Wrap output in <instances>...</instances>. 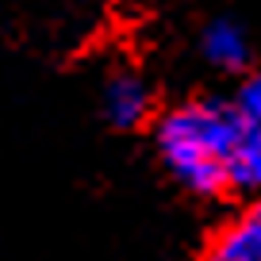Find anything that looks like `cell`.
Segmentation results:
<instances>
[{
  "label": "cell",
  "mask_w": 261,
  "mask_h": 261,
  "mask_svg": "<svg viewBox=\"0 0 261 261\" xmlns=\"http://www.w3.org/2000/svg\"><path fill=\"white\" fill-rule=\"evenodd\" d=\"M242 127L246 119L234 112V104H185L158 123V150L185 188L212 196L227 185V154Z\"/></svg>",
  "instance_id": "6da1fadb"
},
{
  "label": "cell",
  "mask_w": 261,
  "mask_h": 261,
  "mask_svg": "<svg viewBox=\"0 0 261 261\" xmlns=\"http://www.w3.org/2000/svg\"><path fill=\"white\" fill-rule=\"evenodd\" d=\"M207 261H261V200L215 234Z\"/></svg>",
  "instance_id": "7a4b0ae2"
},
{
  "label": "cell",
  "mask_w": 261,
  "mask_h": 261,
  "mask_svg": "<svg viewBox=\"0 0 261 261\" xmlns=\"http://www.w3.org/2000/svg\"><path fill=\"white\" fill-rule=\"evenodd\" d=\"M104 112L115 127H139L150 112V89L135 73H115L104 85Z\"/></svg>",
  "instance_id": "3957f363"
},
{
  "label": "cell",
  "mask_w": 261,
  "mask_h": 261,
  "mask_svg": "<svg viewBox=\"0 0 261 261\" xmlns=\"http://www.w3.org/2000/svg\"><path fill=\"white\" fill-rule=\"evenodd\" d=\"M227 185L242 192H261V127L246 123L227 154Z\"/></svg>",
  "instance_id": "277c9868"
},
{
  "label": "cell",
  "mask_w": 261,
  "mask_h": 261,
  "mask_svg": "<svg viewBox=\"0 0 261 261\" xmlns=\"http://www.w3.org/2000/svg\"><path fill=\"white\" fill-rule=\"evenodd\" d=\"M204 58L219 69H242L250 58V39L234 19H215L204 31Z\"/></svg>",
  "instance_id": "5b68a950"
},
{
  "label": "cell",
  "mask_w": 261,
  "mask_h": 261,
  "mask_svg": "<svg viewBox=\"0 0 261 261\" xmlns=\"http://www.w3.org/2000/svg\"><path fill=\"white\" fill-rule=\"evenodd\" d=\"M234 112L242 115L250 127H261V73L246 77V85L238 89V100H234Z\"/></svg>",
  "instance_id": "8992f818"
}]
</instances>
